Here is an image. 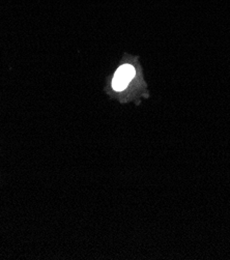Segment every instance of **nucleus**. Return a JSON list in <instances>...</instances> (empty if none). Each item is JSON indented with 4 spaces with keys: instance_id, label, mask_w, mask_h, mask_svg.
Here are the masks:
<instances>
[{
    "instance_id": "obj_1",
    "label": "nucleus",
    "mask_w": 230,
    "mask_h": 260,
    "mask_svg": "<svg viewBox=\"0 0 230 260\" xmlns=\"http://www.w3.org/2000/svg\"><path fill=\"white\" fill-rule=\"evenodd\" d=\"M135 76V69L130 64L121 66L115 73L112 80V87L116 91H122Z\"/></svg>"
}]
</instances>
